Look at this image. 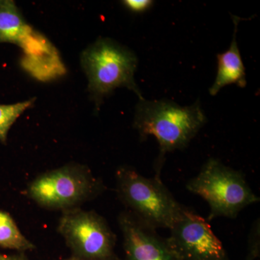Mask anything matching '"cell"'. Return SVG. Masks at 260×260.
Instances as JSON below:
<instances>
[{"label":"cell","instance_id":"30bf717a","mask_svg":"<svg viewBox=\"0 0 260 260\" xmlns=\"http://www.w3.org/2000/svg\"><path fill=\"white\" fill-rule=\"evenodd\" d=\"M232 17L234 23V37L229 49L217 54L218 71L215 82L209 89L213 96L226 85L236 84L240 88H245L246 85L245 68L237 42V27L242 19L234 15Z\"/></svg>","mask_w":260,"mask_h":260},{"label":"cell","instance_id":"7a4b0ae2","mask_svg":"<svg viewBox=\"0 0 260 260\" xmlns=\"http://www.w3.org/2000/svg\"><path fill=\"white\" fill-rule=\"evenodd\" d=\"M116 193L127 211L157 229H170L186 209L173 196L160 177H145L129 166L115 174Z\"/></svg>","mask_w":260,"mask_h":260},{"label":"cell","instance_id":"6da1fadb","mask_svg":"<svg viewBox=\"0 0 260 260\" xmlns=\"http://www.w3.org/2000/svg\"><path fill=\"white\" fill-rule=\"evenodd\" d=\"M205 123L199 102L181 107L172 101H139L133 126L142 140L152 135L158 141L160 154L155 176L160 177L166 155L186 148Z\"/></svg>","mask_w":260,"mask_h":260},{"label":"cell","instance_id":"8992f818","mask_svg":"<svg viewBox=\"0 0 260 260\" xmlns=\"http://www.w3.org/2000/svg\"><path fill=\"white\" fill-rule=\"evenodd\" d=\"M56 229L74 257L122 260L116 253V234L107 220L94 210L78 208L62 212Z\"/></svg>","mask_w":260,"mask_h":260},{"label":"cell","instance_id":"5bb4252c","mask_svg":"<svg viewBox=\"0 0 260 260\" xmlns=\"http://www.w3.org/2000/svg\"><path fill=\"white\" fill-rule=\"evenodd\" d=\"M122 3L130 11L141 13L150 9L153 6L154 2L151 0H125Z\"/></svg>","mask_w":260,"mask_h":260},{"label":"cell","instance_id":"ba28073f","mask_svg":"<svg viewBox=\"0 0 260 260\" xmlns=\"http://www.w3.org/2000/svg\"><path fill=\"white\" fill-rule=\"evenodd\" d=\"M118 224L123 238L124 260H179L166 238L127 210L119 214Z\"/></svg>","mask_w":260,"mask_h":260},{"label":"cell","instance_id":"5b68a950","mask_svg":"<svg viewBox=\"0 0 260 260\" xmlns=\"http://www.w3.org/2000/svg\"><path fill=\"white\" fill-rule=\"evenodd\" d=\"M186 189L201 197L210 208L208 220L236 218L249 205L259 201L242 172L227 167L218 159L210 158Z\"/></svg>","mask_w":260,"mask_h":260},{"label":"cell","instance_id":"9c48e42d","mask_svg":"<svg viewBox=\"0 0 260 260\" xmlns=\"http://www.w3.org/2000/svg\"><path fill=\"white\" fill-rule=\"evenodd\" d=\"M10 43L21 47L29 57L44 59L53 55L50 44L32 30L24 20L14 1L0 3V44Z\"/></svg>","mask_w":260,"mask_h":260},{"label":"cell","instance_id":"2e32d148","mask_svg":"<svg viewBox=\"0 0 260 260\" xmlns=\"http://www.w3.org/2000/svg\"><path fill=\"white\" fill-rule=\"evenodd\" d=\"M63 260H80L79 259H78V258L74 257V256H70L69 258H68V259H65Z\"/></svg>","mask_w":260,"mask_h":260},{"label":"cell","instance_id":"9a60e30c","mask_svg":"<svg viewBox=\"0 0 260 260\" xmlns=\"http://www.w3.org/2000/svg\"><path fill=\"white\" fill-rule=\"evenodd\" d=\"M0 260H28L25 253H15V254H8L0 253Z\"/></svg>","mask_w":260,"mask_h":260},{"label":"cell","instance_id":"4fadbf2b","mask_svg":"<svg viewBox=\"0 0 260 260\" xmlns=\"http://www.w3.org/2000/svg\"><path fill=\"white\" fill-rule=\"evenodd\" d=\"M259 222L258 220L257 223H255L253 225L250 235H249L248 254L246 258L255 260L259 257Z\"/></svg>","mask_w":260,"mask_h":260},{"label":"cell","instance_id":"7c38bea8","mask_svg":"<svg viewBox=\"0 0 260 260\" xmlns=\"http://www.w3.org/2000/svg\"><path fill=\"white\" fill-rule=\"evenodd\" d=\"M36 99L8 105H0V142L6 144L8 133L11 126L26 109H29Z\"/></svg>","mask_w":260,"mask_h":260},{"label":"cell","instance_id":"8fae6325","mask_svg":"<svg viewBox=\"0 0 260 260\" xmlns=\"http://www.w3.org/2000/svg\"><path fill=\"white\" fill-rule=\"evenodd\" d=\"M0 247L18 253H25L36 249V246L21 232L10 214L2 209H0Z\"/></svg>","mask_w":260,"mask_h":260},{"label":"cell","instance_id":"3957f363","mask_svg":"<svg viewBox=\"0 0 260 260\" xmlns=\"http://www.w3.org/2000/svg\"><path fill=\"white\" fill-rule=\"evenodd\" d=\"M82 68L96 108L116 88L125 87L144 99L135 80L138 58L129 49L109 38H99L82 53Z\"/></svg>","mask_w":260,"mask_h":260},{"label":"cell","instance_id":"52a82bcc","mask_svg":"<svg viewBox=\"0 0 260 260\" xmlns=\"http://www.w3.org/2000/svg\"><path fill=\"white\" fill-rule=\"evenodd\" d=\"M166 238L179 260H230L208 220L186 208Z\"/></svg>","mask_w":260,"mask_h":260},{"label":"cell","instance_id":"277c9868","mask_svg":"<svg viewBox=\"0 0 260 260\" xmlns=\"http://www.w3.org/2000/svg\"><path fill=\"white\" fill-rule=\"evenodd\" d=\"M105 189L102 179L87 166L70 162L39 174L29 183L26 194L41 208L62 213L81 208Z\"/></svg>","mask_w":260,"mask_h":260}]
</instances>
